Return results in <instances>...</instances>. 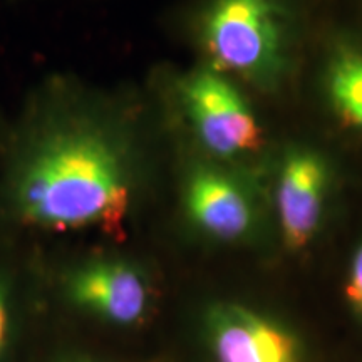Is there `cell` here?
I'll use <instances>...</instances> for the list:
<instances>
[{
  "label": "cell",
  "mask_w": 362,
  "mask_h": 362,
  "mask_svg": "<svg viewBox=\"0 0 362 362\" xmlns=\"http://www.w3.org/2000/svg\"><path fill=\"white\" fill-rule=\"evenodd\" d=\"M216 362H300L296 337L242 305H218L208 315Z\"/></svg>",
  "instance_id": "cell-4"
},
{
  "label": "cell",
  "mask_w": 362,
  "mask_h": 362,
  "mask_svg": "<svg viewBox=\"0 0 362 362\" xmlns=\"http://www.w3.org/2000/svg\"><path fill=\"white\" fill-rule=\"evenodd\" d=\"M329 171L322 158L297 149L285 158L277 181V214L285 245L300 250L314 237L322 216Z\"/></svg>",
  "instance_id": "cell-5"
},
{
  "label": "cell",
  "mask_w": 362,
  "mask_h": 362,
  "mask_svg": "<svg viewBox=\"0 0 362 362\" xmlns=\"http://www.w3.org/2000/svg\"><path fill=\"white\" fill-rule=\"evenodd\" d=\"M131 185L119 148L93 128L62 129L27 158L16 185V203L30 223L54 230L96 226L121 232Z\"/></svg>",
  "instance_id": "cell-1"
},
{
  "label": "cell",
  "mask_w": 362,
  "mask_h": 362,
  "mask_svg": "<svg viewBox=\"0 0 362 362\" xmlns=\"http://www.w3.org/2000/svg\"><path fill=\"white\" fill-rule=\"evenodd\" d=\"M181 99L202 143L220 156H238L262 144V129L245 99L216 69L193 72Z\"/></svg>",
  "instance_id": "cell-3"
},
{
  "label": "cell",
  "mask_w": 362,
  "mask_h": 362,
  "mask_svg": "<svg viewBox=\"0 0 362 362\" xmlns=\"http://www.w3.org/2000/svg\"><path fill=\"white\" fill-rule=\"evenodd\" d=\"M346 296L351 305L362 314V245L356 253L354 262H352L351 274L346 285Z\"/></svg>",
  "instance_id": "cell-9"
},
{
  "label": "cell",
  "mask_w": 362,
  "mask_h": 362,
  "mask_svg": "<svg viewBox=\"0 0 362 362\" xmlns=\"http://www.w3.org/2000/svg\"><path fill=\"white\" fill-rule=\"evenodd\" d=\"M327 89L339 116L362 129V52L346 49L332 59Z\"/></svg>",
  "instance_id": "cell-8"
},
{
  "label": "cell",
  "mask_w": 362,
  "mask_h": 362,
  "mask_svg": "<svg viewBox=\"0 0 362 362\" xmlns=\"http://www.w3.org/2000/svg\"><path fill=\"white\" fill-rule=\"evenodd\" d=\"M185 202L194 223L215 238L237 240L252 226V206L245 193L218 171H194L188 180Z\"/></svg>",
  "instance_id": "cell-7"
},
{
  "label": "cell",
  "mask_w": 362,
  "mask_h": 362,
  "mask_svg": "<svg viewBox=\"0 0 362 362\" xmlns=\"http://www.w3.org/2000/svg\"><path fill=\"white\" fill-rule=\"evenodd\" d=\"M291 19L288 0H205L197 24L216 71L264 83L282 67Z\"/></svg>",
  "instance_id": "cell-2"
},
{
  "label": "cell",
  "mask_w": 362,
  "mask_h": 362,
  "mask_svg": "<svg viewBox=\"0 0 362 362\" xmlns=\"http://www.w3.org/2000/svg\"><path fill=\"white\" fill-rule=\"evenodd\" d=\"M71 293L78 304L117 324L138 322L148 309L146 282L133 267L119 262L84 267L72 279Z\"/></svg>",
  "instance_id": "cell-6"
},
{
  "label": "cell",
  "mask_w": 362,
  "mask_h": 362,
  "mask_svg": "<svg viewBox=\"0 0 362 362\" xmlns=\"http://www.w3.org/2000/svg\"><path fill=\"white\" fill-rule=\"evenodd\" d=\"M6 324H7V317H6V307H4L2 296H0V347H2L4 337H6Z\"/></svg>",
  "instance_id": "cell-10"
}]
</instances>
